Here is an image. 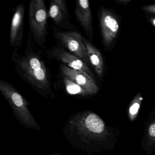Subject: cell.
Instances as JSON below:
<instances>
[{"label": "cell", "mask_w": 155, "mask_h": 155, "mask_svg": "<svg viewBox=\"0 0 155 155\" xmlns=\"http://www.w3.org/2000/svg\"><path fill=\"white\" fill-rule=\"evenodd\" d=\"M14 50L12 58L20 76L40 93L50 94L52 91L46 66L39 55L28 52L20 57Z\"/></svg>", "instance_id": "1"}, {"label": "cell", "mask_w": 155, "mask_h": 155, "mask_svg": "<svg viewBox=\"0 0 155 155\" xmlns=\"http://www.w3.org/2000/svg\"><path fill=\"white\" fill-rule=\"evenodd\" d=\"M71 123L76 133L86 142L103 145L111 140L110 130L99 116L91 111L78 114Z\"/></svg>", "instance_id": "2"}, {"label": "cell", "mask_w": 155, "mask_h": 155, "mask_svg": "<svg viewBox=\"0 0 155 155\" xmlns=\"http://www.w3.org/2000/svg\"><path fill=\"white\" fill-rule=\"evenodd\" d=\"M0 91L9 103L18 119L28 128L41 130L38 124L28 108L26 99L18 91L5 81H0Z\"/></svg>", "instance_id": "3"}, {"label": "cell", "mask_w": 155, "mask_h": 155, "mask_svg": "<svg viewBox=\"0 0 155 155\" xmlns=\"http://www.w3.org/2000/svg\"><path fill=\"white\" fill-rule=\"evenodd\" d=\"M48 13L43 0H31L29 8V23L34 41L39 45L45 42L47 37Z\"/></svg>", "instance_id": "4"}, {"label": "cell", "mask_w": 155, "mask_h": 155, "mask_svg": "<svg viewBox=\"0 0 155 155\" xmlns=\"http://www.w3.org/2000/svg\"><path fill=\"white\" fill-rule=\"evenodd\" d=\"M54 37L68 51L84 61L88 65L90 61L84 38L75 31H64L55 30Z\"/></svg>", "instance_id": "5"}, {"label": "cell", "mask_w": 155, "mask_h": 155, "mask_svg": "<svg viewBox=\"0 0 155 155\" xmlns=\"http://www.w3.org/2000/svg\"><path fill=\"white\" fill-rule=\"evenodd\" d=\"M50 54L53 58L61 61L70 68L82 72L96 82L95 76L88 65L64 48L58 46L54 47L51 51Z\"/></svg>", "instance_id": "6"}, {"label": "cell", "mask_w": 155, "mask_h": 155, "mask_svg": "<svg viewBox=\"0 0 155 155\" xmlns=\"http://www.w3.org/2000/svg\"><path fill=\"white\" fill-rule=\"evenodd\" d=\"M100 23L102 39L105 47H110L117 35L119 23L116 16L112 12L102 8L100 14Z\"/></svg>", "instance_id": "7"}, {"label": "cell", "mask_w": 155, "mask_h": 155, "mask_svg": "<svg viewBox=\"0 0 155 155\" xmlns=\"http://www.w3.org/2000/svg\"><path fill=\"white\" fill-rule=\"evenodd\" d=\"M25 8L22 3L17 6L12 20L10 33V45L16 49L22 45L24 31Z\"/></svg>", "instance_id": "8"}, {"label": "cell", "mask_w": 155, "mask_h": 155, "mask_svg": "<svg viewBox=\"0 0 155 155\" xmlns=\"http://www.w3.org/2000/svg\"><path fill=\"white\" fill-rule=\"evenodd\" d=\"M61 68L64 77L68 78L79 85L87 95H94L98 92L99 88L96 82L91 79L84 73L70 68L64 64L61 65Z\"/></svg>", "instance_id": "9"}, {"label": "cell", "mask_w": 155, "mask_h": 155, "mask_svg": "<svg viewBox=\"0 0 155 155\" xmlns=\"http://www.w3.org/2000/svg\"><path fill=\"white\" fill-rule=\"evenodd\" d=\"M48 15L58 26L64 28L70 25L68 7L64 0H53L51 2Z\"/></svg>", "instance_id": "10"}, {"label": "cell", "mask_w": 155, "mask_h": 155, "mask_svg": "<svg viewBox=\"0 0 155 155\" xmlns=\"http://www.w3.org/2000/svg\"><path fill=\"white\" fill-rule=\"evenodd\" d=\"M75 15L87 33L91 32L92 31V13L88 0L76 1Z\"/></svg>", "instance_id": "11"}, {"label": "cell", "mask_w": 155, "mask_h": 155, "mask_svg": "<svg viewBox=\"0 0 155 155\" xmlns=\"http://www.w3.org/2000/svg\"><path fill=\"white\" fill-rule=\"evenodd\" d=\"M147 118L141 143L147 152L151 153L155 148V108Z\"/></svg>", "instance_id": "12"}, {"label": "cell", "mask_w": 155, "mask_h": 155, "mask_svg": "<svg viewBox=\"0 0 155 155\" xmlns=\"http://www.w3.org/2000/svg\"><path fill=\"white\" fill-rule=\"evenodd\" d=\"M84 41L87 47L90 62L93 66L99 78L101 79L104 72V62L102 55L100 51L90 42L85 39Z\"/></svg>", "instance_id": "13"}, {"label": "cell", "mask_w": 155, "mask_h": 155, "mask_svg": "<svg viewBox=\"0 0 155 155\" xmlns=\"http://www.w3.org/2000/svg\"><path fill=\"white\" fill-rule=\"evenodd\" d=\"M143 100L141 93L140 92L135 96L131 101L128 110L129 119L131 121H134L137 117Z\"/></svg>", "instance_id": "14"}, {"label": "cell", "mask_w": 155, "mask_h": 155, "mask_svg": "<svg viewBox=\"0 0 155 155\" xmlns=\"http://www.w3.org/2000/svg\"><path fill=\"white\" fill-rule=\"evenodd\" d=\"M64 82L67 91L71 94L87 95L86 92L78 84L67 77H64Z\"/></svg>", "instance_id": "15"}, {"label": "cell", "mask_w": 155, "mask_h": 155, "mask_svg": "<svg viewBox=\"0 0 155 155\" xmlns=\"http://www.w3.org/2000/svg\"><path fill=\"white\" fill-rule=\"evenodd\" d=\"M141 9L146 12L155 14V4L143 6L141 7Z\"/></svg>", "instance_id": "16"}, {"label": "cell", "mask_w": 155, "mask_h": 155, "mask_svg": "<svg viewBox=\"0 0 155 155\" xmlns=\"http://www.w3.org/2000/svg\"><path fill=\"white\" fill-rule=\"evenodd\" d=\"M118 2H120V3H122L123 4H126V3H129L130 2V1L129 0H120V1H118Z\"/></svg>", "instance_id": "17"}, {"label": "cell", "mask_w": 155, "mask_h": 155, "mask_svg": "<svg viewBox=\"0 0 155 155\" xmlns=\"http://www.w3.org/2000/svg\"><path fill=\"white\" fill-rule=\"evenodd\" d=\"M150 22L151 24L155 27V18H150Z\"/></svg>", "instance_id": "18"}, {"label": "cell", "mask_w": 155, "mask_h": 155, "mask_svg": "<svg viewBox=\"0 0 155 155\" xmlns=\"http://www.w3.org/2000/svg\"><path fill=\"white\" fill-rule=\"evenodd\" d=\"M61 155V154H59V153H56V154H51V155Z\"/></svg>", "instance_id": "19"}]
</instances>
